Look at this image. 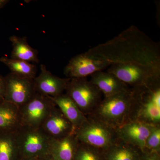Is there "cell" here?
Wrapping results in <instances>:
<instances>
[{
    "mask_svg": "<svg viewBox=\"0 0 160 160\" xmlns=\"http://www.w3.org/2000/svg\"><path fill=\"white\" fill-rule=\"evenodd\" d=\"M112 65L136 63L160 72V47L136 26L86 52Z\"/></svg>",
    "mask_w": 160,
    "mask_h": 160,
    "instance_id": "cell-1",
    "label": "cell"
},
{
    "mask_svg": "<svg viewBox=\"0 0 160 160\" xmlns=\"http://www.w3.org/2000/svg\"><path fill=\"white\" fill-rule=\"evenodd\" d=\"M131 89L132 105L129 122L160 125V78Z\"/></svg>",
    "mask_w": 160,
    "mask_h": 160,
    "instance_id": "cell-2",
    "label": "cell"
},
{
    "mask_svg": "<svg viewBox=\"0 0 160 160\" xmlns=\"http://www.w3.org/2000/svg\"><path fill=\"white\" fill-rule=\"evenodd\" d=\"M132 105L131 89L129 88L104 98L87 117L98 120L116 129L129 122Z\"/></svg>",
    "mask_w": 160,
    "mask_h": 160,
    "instance_id": "cell-3",
    "label": "cell"
},
{
    "mask_svg": "<svg viewBox=\"0 0 160 160\" xmlns=\"http://www.w3.org/2000/svg\"><path fill=\"white\" fill-rule=\"evenodd\" d=\"M74 133L79 142L93 147L102 152L117 142L118 138L116 130L90 117Z\"/></svg>",
    "mask_w": 160,
    "mask_h": 160,
    "instance_id": "cell-4",
    "label": "cell"
},
{
    "mask_svg": "<svg viewBox=\"0 0 160 160\" xmlns=\"http://www.w3.org/2000/svg\"><path fill=\"white\" fill-rule=\"evenodd\" d=\"M16 135L20 160L42 158L49 154L51 138L41 128L22 126Z\"/></svg>",
    "mask_w": 160,
    "mask_h": 160,
    "instance_id": "cell-5",
    "label": "cell"
},
{
    "mask_svg": "<svg viewBox=\"0 0 160 160\" xmlns=\"http://www.w3.org/2000/svg\"><path fill=\"white\" fill-rule=\"evenodd\" d=\"M66 91L86 117L92 113L102 100V92L86 78L70 79Z\"/></svg>",
    "mask_w": 160,
    "mask_h": 160,
    "instance_id": "cell-6",
    "label": "cell"
},
{
    "mask_svg": "<svg viewBox=\"0 0 160 160\" xmlns=\"http://www.w3.org/2000/svg\"><path fill=\"white\" fill-rule=\"evenodd\" d=\"M107 71L132 88L146 85L160 78V72L136 63L112 65Z\"/></svg>",
    "mask_w": 160,
    "mask_h": 160,
    "instance_id": "cell-7",
    "label": "cell"
},
{
    "mask_svg": "<svg viewBox=\"0 0 160 160\" xmlns=\"http://www.w3.org/2000/svg\"><path fill=\"white\" fill-rule=\"evenodd\" d=\"M55 106L51 98L36 92L31 99L19 107L22 126L40 128Z\"/></svg>",
    "mask_w": 160,
    "mask_h": 160,
    "instance_id": "cell-8",
    "label": "cell"
},
{
    "mask_svg": "<svg viewBox=\"0 0 160 160\" xmlns=\"http://www.w3.org/2000/svg\"><path fill=\"white\" fill-rule=\"evenodd\" d=\"M5 77V100L20 107L36 93L33 79L21 77L10 72Z\"/></svg>",
    "mask_w": 160,
    "mask_h": 160,
    "instance_id": "cell-9",
    "label": "cell"
},
{
    "mask_svg": "<svg viewBox=\"0 0 160 160\" xmlns=\"http://www.w3.org/2000/svg\"><path fill=\"white\" fill-rule=\"evenodd\" d=\"M109 66L106 62L86 52L72 58L65 67L64 73L70 79L86 78L97 72L103 71Z\"/></svg>",
    "mask_w": 160,
    "mask_h": 160,
    "instance_id": "cell-10",
    "label": "cell"
},
{
    "mask_svg": "<svg viewBox=\"0 0 160 160\" xmlns=\"http://www.w3.org/2000/svg\"><path fill=\"white\" fill-rule=\"evenodd\" d=\"M40 69V74L33 79L36 92L51 98L63 94L70 78H62L54 75L44 65H41Z\"/></svg>",
    "mask_w": 160,
    "mask_h": 160,
    "instance_id": "cell-11",
    "label": "cell"
},
{
    "mask_svg": "<svg viewBox=\"0 0 160 160\" xmlns=\"http://www.w3.org/2000/svg\"><path fill=\"white\" fill-rule=\"evenodd\" d=\"M153 126L137 121H130L116 130L119 139L143 151Z\"/></svg>",
    "mask_w": 160,
    "mask_h": 160,
    "instance_id": "cell-12",
    "label": "cell"
},
{
    "mask_svg": "<svg viewBox=\"0 0 160 160\" xmlns=\"http://www.w3.org/2000/svg\"><path fill=\"white\" fill-rule=\"evenodd\" d=\"M40 128L51 139H59L74 133L72 124L57 106L52 110Z\"/></svg>",
    "mask_w": 160,
    "mask_h": 160,
    "instance_id": "cell-13",
    "label": "cell"
},
{
    "mask_svg": "<svg viewBox=\"0 0 160 160\" xmlns=\"http://www.w3.org/2000/svg\"><path fill=\"white\" fill-rule=\"evenodd\" d=\"M74 133L59 139H51L49 154L55 160H73L79 144Z\"/></svg>",
    "mask_w": 160,
    "mask_h": 160,
    "instance_id": "cell-14",
    "label": "cell"
},
{
    "mask_svg": "<svg viewBox=\"0 0 160 160\" xmlns=\"http://www.w3.org/2000/svg\"><path fill=\"white\" fill-rule=\"evenodd\" d=\"M89 81L105 97L117 94L129 88L115 76L107 71H99L93 73L91 75Z\"/></svg>",
    "mask_w": 160,
    "mask_h": 160,
    "instance_id": "cell-15",
    "label": "cell"
},
{
    "mask_svg": "<svg viewBox=\"0 0 160 160\" xmlns=\"http://www.w3.org/2000/svg\"><path fill=\"white\" fill-rule=\"evenodd\" d=\"M51 98L64 116L72 124L75 131L87 121V117L66 93Z\"/></svg>",
    "mask_w": 160,
    "mask_h": 160,
    "instance_id": "cell-16",
    "label": "cell"
},
{
    "mask_svg": "<svg viewBox=\"0 0 160 160\" xmlns=\"http://www.w3.org/2000/svg\"><path fill=\"white\" fill-rule=\"evenodd\" d=\"M22 126L19 107L5 100L0 101V131L15 132Z\"/></svg>",
    "mask_w": 160,
    "mask_h": 160,
    "instance_id": "cell-17",
    "label": "cell"
},
{
    "mask_svg": "<svg viewBox=\"0 0 160 160\" xmlns=\"http://www.w3.org/2000/svg\"><path fill=\"white\" fill-rule=\"evenodd\" d=\"M142 151L118 139L103 152L104 160H140Z\"/></svg>",
    "mask_w": 160,
    "mask_h": 160,
    "instance_id": "cell-18",
    "label": "cell"
},
{
    "mask_svg": "<svg viewBox=\"0 0 160 160\" xmlns=\"http://www.w3.org/2000/svg\"><path fill=\"white\" fill-rule=\"evenodd\" d=\"M9 40L13 47L10 58L29 63H39L38 52L37 50L29 46L27 42V38L12 35L9 38Z\"/></svg>",
    "mask_w": 160,
    "mask_h": 160,
    "instance_id": "cell-19",
    "label": "cell"
},
{
    "mask_svg": "<svg viewBox=\"0 0 160 160\" xmlns=\"http://www.w3.org/2000/svg\"><path fill=\"white\" fill-rule=\"evenodd\" d=\"M0 160H20L16 132L0 131Z\"/></svg>",
    "mask_w": 160,
    "mask_h": 160,
    "instance_id": "cell-20",
    "label": "cell"
},
{
    "mask_svg": "<svg viewBox=\"0 0 160 160\" xmlns=\"http://www.w3.org/2000/svg\"><path fill=\"white\" fill-rule=\"evenodd\" d=\"M0 62L7 66L12 73L21 77L34 79L36 77L37 67L31 63L5 57L0 58Z\"/></svg>",
    "mask_w": 160,
    "mask_h": 160,
    "instance_id": "cell-21",
    "label": "cell"
},
{
    "mask_svg": "<svg viewBox=\"0 0 160 160\" xmlns=\"http://www.w3.org/2000/svg\"><path fill=\"white\" fill-rule=\"evenodd\" d=\"M73 160H104V159L102 152L80 142Z\"/></svg>",
    "mask_w": 160,
    "mask_h": 160,
    "instance_id": "cell-22",
    "label": "cell"
},
{
    "mask_svg": "<svg viewBox=\"0 0 160 160\" xmlns=\"http://www.w3.org/2000/svg\"><path fill=\"white\" fill-rule=\"evenodd\" d=\"M144 151L160 152V125L152 127L146 140Z\"/></svg>",
    "mask_w": 160,
    "mask_h": 160,
    "instance_id": "cell-23",
    "label": "cell"
},
{
    "mask_svg": "<svg viewBox=\"0 0 160 160\" xmlns=\"http://www.w3.org/2000/svg\"><path fill=\"white\" fill-rule=\"evenodd\" d=\"M140 160H160V152L142 151Z\"/></svg>",
    "mask_w": 160,
    "mask_h": 160,
    "instance_id": "cell-24",
    "label": "cell"
},
{
    "mask_svg": "<svg viewBox=\"0 0 160 160\" xmlns=\"http://www.w3.org/2000/svg\"><path fill=\"white\" fill-rule=\"evenodd\" d=\"M5 89L6 84L5 77L0 74V101L5 100Z\"/></svg>",
    "mask_w": 160,
    "mask_h": 160,
    "instance_id": "cell-25",
    "label": "cell"
},
{
    "mask_svg": "<svg viewBox=\"0 0 160 160\" xmlns=\"http://www.w3.org/2000/svg\"><path fill=\"white\" fill-rule=\"evenodd\" d=\"M9 2L8 0H0V9L3 8Z\"/></svg>",
    "mask_w": 160,
    "mask_h": 160,
    "instance_id": "cell-26",
    "label": "cell"
},
{
    "mask_svg": "<svg viewBox=\"0 0 160 160\" xmlns=\"http://www.w3.org/2000/svg\"><path fill=\"white\" fill-rule=\"evenodd\" d=\"M42 160H55L53 158L50 154H49L46 156L45 157L41 158Z\"/></svg>",
    "mask_w": 160,
    "mask_h": 160,
    "instance_id": "cell-27",
    "label": "cell"
},
{
    "mask_svg": "<svg viewBox=\"0 0 160 160\" xmlns=\"http://www.w3.org/2000/svg\"><path fill=\"white\" fill-rule=\"evenodd\" d=\"M21 160H42V159H41V158H32L29 159H24Z\"/></svg>",
    "mask_w": 160,
    "mask_h": 160,
    "instance_id": "cell-28",
    "label": "cell"
}]
</instances>
